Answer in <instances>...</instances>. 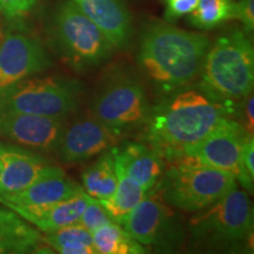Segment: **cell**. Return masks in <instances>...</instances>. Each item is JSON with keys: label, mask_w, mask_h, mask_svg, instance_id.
I'll use <instances>...</instances> for the list:
<instances>
[{"label": "cell", "mask_w": 254, "mask_h": 254, "mask_svg": "<svg viewBox=\"0 0 254 254\" xmlns=\"http://www.w3.org/2000/svg\"><path fill=\"white\" fill-rule=\"evenodd\" d=\"M227 119H234L231 110L200 84H192L164 95L160 103L152 107L144 126V142L168 163L205 139Z\"/></svg>", "instance_id": "obj_1"}, {"label": "cell", "mask_w": 254, "mask_h": 254, "mask_svg": "<svg viewBox=\"0 0 254 254\" xmlns=\"http://www.w3.org/2000/svg\"><path fill=\"white\" fill-rule=\"evenodd\" d=\"M209 46L205 34L154 20L141 32L136 62L152 86L166 95L200 77Z\"/></svg>", "instance_id": "obj_2"}, {"label": "cell", "mask_w": 254, "mask_h": 254, "mask_svg": "<svg viewBox=\"0 0 254 254\" xmlns=\"http://www.w3.org/2000/svg\"><path fill=\"white\" fill-rule=\"evenodd\" d=\"M200 86L221 101L236 119L238 104L253 93L254 50L249 33L232 28L211 44L200 73Z\"/></svg>", "instance_id": "obj_3"}, {"label": "cell", "mask_w": 254, "mask_h": 254, "mask_svg": "<svg viewBox=\"0 0 254 254\" xmlns=\"http://www.w3.org/2000/svg\"><path fill=\"white\" fill-rule=\"evenodd\" d=\"M153 189L167 205L180 211L199 212L238 189L231 173L182 155L166 164Z\"/></svg>", "instance_id": "obj_4"}, {"label": "cell", "mask_w": 254, "mask_h": 254, "mask_svg": "<svg viewBox=\"0 0 254 254\" xmlns=\"http://www.w3.org/2000/svg\"><path fill=\"white\" fill-rule=\"evenodd\" d=\"M51 34L63 58L78 72L98 67L113 55L114 47L103 32L71 0L57 7Z\"/></svg>", "instance_id": "obj_5"}, {"label": "cell", "mask_w": 254, "mask_h": 254, "mask_svg": "<svg viewBox=\"0 0 254 254\" xmlns=\"http://www.w3.org/2000/svg\"><path fill=\"white\" fill-rule=\"evenodd\" d=\"M82 84L65 77L26 78L0 93V112L65 118L78 109Z\"/></svg>", "instance_id": "obj_6"}, {"label": "cell", "mask_w": 254, "mask_h": 254, "mask_svg": "<svg viewBox=\"0 0 254 254\" xmlns=\"http://www.w3.org/2000/svg\"><path fill=\"white\" fill-rule=\"evenodd\" d=\"M151 109L144 84L129 73L116 72L98 88L92 101L91 116L126 135L146 125Z\"/></svg>", "instance_id": "obj_7"}, {"label": "cell", "mask_w": 254, "mask_h": 254, "mask_svg": "<svg viewBox=\"0 0 254 254\" xmlns=\"http://www.w3.org/2000/svg\"><path fill=\"white\" fill-rule=\"evenodd\" d=\"M192 238L208 245H231L253 233V208L249 194L233 190L190 219Z\"/></svg>", "instance_id": "obj_8"}, {"label": "cell", "mask_w": 254, "mask_h": 254, "mask_svg": "<svg viewBox=\"0 0 254 254\" xmlns=\"http://www.w3.org/2000/svg\"><path fill=\"white\" fill-rule=\"evenodd\" d=\"M249 135L236 119H227L182 155L231 173L247 192H253L254 179L247 174L241 159L244 141Z\"/></svg>", "instance_id": "obj_9"}, {"label": "cell", "mask_w": 254, "mask_h": 254, "mask_svg": "<svg viewBox=\"0 0 254 254\" xmlns=\"http://www.w3.org/2000/svg\"><path fill=\"white\" fill-rule=\"evenodd\" d=\"M141 245L158 250H173L182 244L184 231L157 190L152 189L146 193L133 208L123 225Z\"/></svg>", "instance_id": "obj_10"}, {"label": "cell", "mask_w": 254, "mask_h": 254, "mask_svg": "<svg viewBox=\"0 0 254 254\" xmlns=\"http://www.w3.org/2000/svg\"><path fill=\"white\" fill-rule=\"evenodd\" d=\"M50 66L49 56L36 38L19 32L5 34L0 41V93Z\"/></svg>", "instance_id": "obj_11"}, {"label": "cell", "mask_w": 254, "mask_h": 254, "mask_svg": "<svg viewBox=\"0 0 254 254\" xmlns=\"http://www.w3.org/2000/svg\"><path fill=\"white\" fill-rule=\"evenodd\" d=\"M124 136L93 116L86 117L66 125L56 152L66 164L84 163L122 144Z\"/></svg>", "instance_id": "obj_12"}, {"label": "cell", "mask_w": 254, "mask_h": 254, "mask_svg": "<svg viewBox=\"0 0 254 254\" xmlns=\"http://www.w3.org/2000/svg\"><path fill=\"white\" fill-rule=\"evenodd\" d=\"M65 118L0 112V139L43 152H56L65 129Z\"/></svg>", "instance_id": "obj_13"}, {"label": "cell", "mask_w": 254, "mask_h": 254, "mask_svg": "<svg viewBox=\"0 0 254 254\" xmlns=\"http://www.w3.org/2000/svg\"><path fill=\"white\" fill-rule=\"evenodd\" d=\"M0 195L21 190L40 178L60 170L46 158L20 145L0 142Z\"/></svg>", "instance_id": "obj_14"}, {"label": "cell", "mask_w": 254, "mask_h": 254, "mask_svg": "<svg viewBox=\"0 0 254 254\" xmlns=\"http://www.w3.org/2000/svg\"><path fill=\"white\" fill-rule=\"evenodd\" d=\"M103 32L114 50H125L133 36L132 15L123 0H71Z\"/></svg>", "instance_id": "obj_15"}, {"label": "cell", "mask_w": 254, "mask_h": 254, "mask_svg": "<svg viewBox=\"0 0 254 254\" xmlns=\"http://www.w3.org/2000/svg\"><path fill=\"white\" fill-rule=\"evenodd\" d=\"M114 161L118 163L128 177L144 189L151 190L160 180L166 168L163 155L146 142L127 141L112 148Z\"/></svg>", "instance_id": "obj_16"}, {"label": "cell", "mask_w": 254, "mask_h": 254, "mask_svg": "<svg viewBox=\"0 0 254 254\" xmlns=\"http://www.w3.org/2000/svg\"><path fill=\"white\" fill-rule=\"evenodd\" d=\"M84 192V189L66 176L60 168L31 185L11 194L0 195V202L5 207L12 206H46Z\"/></svg>", "instance_id": "obj_17"}, {"label": "cell", "mask_w": 254, "mask_h": 254, "mask_svg": "<svg viewBox=\"0 0 254 254\" xmlns=\"http://www.w3.org/2000/svg\"><path fill=\"white\" fill-rule=\"evenodd\" d=\"M88 195L81 192L71 198L46 206H12L8 209L17 213L24 220L34 225L44 233L78 224L86 207Z\"/></svg>", "instance_id": "obj_18"}, {"label": "cell", "mask_w": 254, "mask_h": 254, "mask_svg": "<svg viewBox=\"0 0 254 254\" xmlns=\"http://www.w3.org/2000/svg\"><path fill=\"white\" fill-rule=\"evenodd\" d=\"M44 244L40 232L21 220L11 209L0 218V254L40 252Z\"/></svg>", "instance_id": "obj_19"}, {"label": "cell", "mask_w": 254, "mask_h": 254, "mask_svg": "<svg viewBox=\"0 0 254 254\" xmlns=\"http://www.w3.org/2000/svg\"><path fill=\"white\" fill-rule=\"evenodd\" d=\"M114 164H116L118 184L112 195L99 201L114 222L124 225L133 208L140 202L147 192L135 180L127 176L118 163L114 161Z\"/></svg>", "instance_id": "obj_20"}, {"label": "cell", "mask_w": 254, "mask_h": 254, "mask_svg": "<svg viewBox=\"0 0 254 254\" xmlns=\"http://www.w3.org/2000/svg\"><path fill=\"white\" fill-rule=\"evenodd\" d=\"M112 148L98 155L94 163L85 168L81 174L82 189L92 198L98 200L109 198L118 184Z\"/></svg>", "instance_id": "obj_21"}, {"label": "cell", "mask_w": 254, "mask_h": 254, "mask_svg": "<svg viewBox=\"0 0 254 254\" xmlns=\"http://www.w3.org/2000/svg\"><path fill=\"white\" fill-rule=\"evenodd\" d=\"M95 251L99 254H142L141 245L123 225L111 222L92 233Z\"/></svg>", "instance_id": "obj_22"}, {"label": "cell", "mask_w": 254, "mask_h": 254, "mask_svg": "<svg viewBox=\"0 0 254 254\" xmlns=\"http://www.w3.org/2000/svg\"><path fill=\"white\" fill-rule=\"evenodd\" d=\"M44 241L51 249L62 254H97L92 233L80 224L45 233Z\"/></svg>", "instance_id": "obj_23"}, {"label": "cell", "mask_w": 254, "mask_h": 254, "mask_svg": "<svg viewBox=\"0 0 254 254\" xmlns=\"http://www.w3.org/2000/svg\"><path fill=\"white\" fill-rule=\"evenodd\" d=\"M234 0H199L189 21L199 30H212L233 19Z\"/></svg>", "instance_id": "obj_24"}, {"label": "cell", "mask_w": 254, "mask_h": 254, "mask_svg": "<svg viewBox=\"0 0 254 254\" xmlns=\"http://www.w3.org/2000/svg\"><path fill=\"white\" fill-rule=\"evenodd\" d=\"M111 222H114L104 206L98 199L88 196L86 207L82 212L78 224H80L82 227L86 228L91 233H93L97 230H99L105 225H109Z\"/></svg>", "instance_id": "obj_25"}, {"label": "cell", "mask_w": 254, "mask_h": 254, "mask_svg": "<svg viewBox=\"0 0 254 254\" xmlns=\"http://www.w3.org/2000/svg\"><path fill=\"white\" fill-rule=\"evenodd\" d=\"M199 0H164L165 19L168 23H173L178 19L189 15L194 11Z\"/></svg>", "instance_id": "obj_26"}, {"label": "cell", "mask_w": 254, "mask_h": 254, "mask_svg": "<svg viewBox=\"0 0 254 254\" xmlns=\"http://www.w3.org/2000/svg\"><path fill=\"white\" fill-rule=\"evenodd\" d=\"M236 120L244 127L247 134L253 135L254 131V99L253 93L247 95L238 104L236 111Z\"/></svg>", "instance_id": "obj_27"}, {"label": "cell", "mask_w": 254, "mask_h": 254, "mask_svg": "<svg viewBox=\"0 0 254 254\" xmlns=\"http://www.w3.org/2000/svg\"><path fill=\"white\" fill-rule=\"evenodd\" d=\"M37 2L38 0H0V13L9 19L23 17Z\"/></svg>", "instance_id": "obj_28"}, {"label": "cell", "mask_w": 254, "mask_h": 254, "mask_svg": "<svg viewBox=\"0 0 254 254\" xmlns=\"http://www.w3.org/2000/svg\"><path fill=\"white\" fill-rule=\"evenodd\" d=\"M233 19H238L247 33L254 30V0H238L234 4Z\"/></svg>", "instance_id": "obj_29"}, {"label": "cell", "mask_w": 254, "mask_h": 254, "mask_svg": "<svg viewBox=\"0 0 254 254\" xmlns=\"http://www.w3.org/2000/svg\"><path fill=\"white\" fill-rule=\"evenodd\" d=\"M243 165L247 174L254 179V136L249 135L243 145Z\"/></svg>", "instance_id": "obj_30"}, {"label": "cell", "mask_w": 254, "mask_h": 254, "mask_svg": "<svg viewBox=\"0 0 254 254\" xmlns=\"http://www.w3.org/2000/svg\"><path fill=\"white\" fill-rule=\"evenodd\" d=\"M8 211H9L8 208H7V209H5V208H1V207H0V218H2V217H4V215L7 214V213H8Z\"/></svg>", "instance_id": "obj_31"}, {"label": "cell", "mask_w": 254, "mask_h": 254, "mask_svg": "<svg viewBox=\"0 0 254 254\" xmlns=\"http://www.w3.org/2000/svg\"><path fill=\"white\" fill-rule=\"evenodd\" d=\"M1 170H2V165H1V160H0V174H1Z\"/></svg>", "instance_id": "obj_32"}]
</instances>
